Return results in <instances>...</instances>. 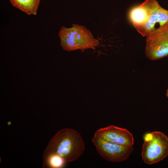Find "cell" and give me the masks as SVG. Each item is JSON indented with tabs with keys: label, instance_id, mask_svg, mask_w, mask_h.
<instances>
[{
	"label": "cell",
	"instance_id": "obj_2",
	"mask_svg": "<svg viewBox=\"0 0 168 168\" xmlns=\"http://www.w3.org/2000/svg\"><path fill=\"white\" fill-rule=\"evenodd\" d=\"M72 26H62L58 32L60 45L63 49L71 52L80 50L83 52L88 49H95L100 45L98 40L85 26L72 24Z\"/></svg>",
	"mask_w": 168,
	"mask_h": 168
},
{
	"label": "cell",
	"instance_id": "obj_3",
	"mask_svg": "<svg viewBox=\"0 0 168 168\" xmlns=\"http://www.w3.org/2000/svg\"><path fill=\"white\" fill-rule=\"evenodd\" d=\"M141 156L148 165L157 163L168 156V138L163 133L155 131L144 136Z\"/></svg>",
	"mask_w": 168,
	"mask_h": 168
},
{
	"label": "cell",
	"instance_id": "obj_5",
	"mask_svg": "<svg viewBox=\"0 0 168 168\" xmlns=\"http://www.w3.org/2000/svg\"><path fill=\"white\" fill-rule=\"evenodd\" d=\"M91 141L99 154L111 162H120L127 160L132 152L133 146H126L106 141L94 134Z\"/></svg>",
	"mask_w": 168,
	"mask_h": 168
},
{
	"label": "cell",
	"instance_id": "obj_10",
	"mask_svg": "<svg viewBox=\"0 0 168 168\" xmlns=\"http://www.w3.org/2000/svg\"><path fill=\"white\" fill-rule=\"evenodd\" d=\"M43 167H44L61 168L66 163L61 157L56 154H51L43 157Z\"/></svg>",
	"mask_w": 168,
	"mask_h": 168
},
{
	"label": "cell",
	"instance_id": "obj_4",
	"mask_svg": "<svg viewBox=\"0 0 168 168\" xmlns=\"http://www.w3.org/2000/svg\"><path fill=\"white\" fill-rule=\"evenodd\" d=\"M145 54L152 60L168 56V21L146 36Z\"/></svg>",
	"mask_w": 168,
	"mask_h": 168
},
{
	"label": "cell",
	"instance_id": "obj_8",
	"mask_svg": "<svg viewBox=\"0 0 168 168\" xmlns=\"http://www.w3.org/2000/svg\"><path fill=\"white\" fill-rule=\"evenodd\" d=\"M156 0H146L132 8L129 13L130 20L135 28L143 25L147 20Z\"/></svg>",
	"mask_w": 168,
	"mask_h": 168
},
{
	"label": "cell",
	"instance_id": "obj_1",
	"mask_svg": "<svg viewBox=\"0 0 168 168\" xmlns=\"http://www.w3.org/2000/svg\"><path fill=\"white\" fill-rule=\"evenodd\" d=\"M85 146L81 134L71 128L59 130L51 139L44 150L43 157L55 154L65 163L77 160L84 152Z\"/></svg>",
	"mask_w": 168,
	"mask_h": 168
},
{
	"label": "cell",
	"instance_id": "obj_9",
	"mask_svg": "<svg viewBox=\"0 0 168 168\" xmlns=\"http://www.w3.org/2000/svg\"><path fill=\"white\" fill-rule=\"evenodd\" d=\"M13 6L28 15H35L40 0H9Z\"/></svg>",
	"mask_w": 168,
	"mask_h": 168
},
{
	"label": "cell",
	"instance_id": "obj_7",
	"mask_svg": "<svg viewBox=\"0 0 168 168\" xmlns=\"http://www.w3.org/2000/svg\"><path fill=\"white\" fill-rule=\"evenodd\" d=\"M168 21V10L162 7L156 1L146 22L136 28L143 36H147Z\"/></svg>",
	"mask_w": 168,
	"mask_h": 168
},
{
	"label": "cell",
	"instance_id": "obj_11",
	"mask_svg": "<svg viewBox=\"0 0 168 168\" xmlns=\"http://www.w3.org/2000/svg\"><path fill=\"white\" fill-rule=\"evenodd\" d=\"M166 96L168 98V89H167V91H166Z\"/></svg>",
	"mask_w": 168,
	"mask_h": 168
},
{
	"label": "cell",
	"instance_id": "obj_6",
	"mask_svg": "<svg viewBox=\"0 0 168 168\" xmlns=\"http://www.w3.org/2000/svg\"><path fill=\"white\" fill-rule=\"evenodd\" d=\"M94 134L104 140L126 146H133L134 139L127 129L111 125L98 129Z\"/></svg>",
	"mask_w": 168,
	"mask_h": 168
}]
</instances>
